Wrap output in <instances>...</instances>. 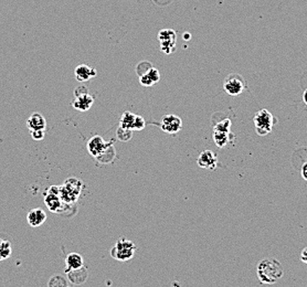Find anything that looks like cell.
<instances>
[{"instance_id": "1", "label": "cell", "mask_w": 307, "mask_h": 287, "mask_svg": "<svg viewBox=\"0 0 307 287\" xmlns=\"http://www.w3.org/2000/svg\"><path fill=\"white\" fill-rule=\"evenodd\" d=\"M256 274L262 284L272 285L283 277L284 269L281 262L276 259H264L259 263Z\"/></svg>"}, {"instance_id": "2", "label": "cell", "mask_w": 307, "mask_h": 287, "mask_svg": "<svg viewBox=\"0 0 307 287\" xmlns=\"http://www.w3.org/2000/svg\"><path fill=\"white\" fill-rule=\"evenodd\" d=\"M83 188V182L80 179L69 178L64 181L63 186L59 187V195L61 200L66 205H72L77 202Z\"/></svg>"}, {"instance_id": "3", "label": "cell", "mask_w": 307, "mask_h": 287, "mask_svg": "<svg viewBox=\"0 0 307 287\" xmlns=\"http://www.w3.org/2000/svg\"><path fill=\"white\" fill-rule=\"evenodd\" d=\"M135 252L136 245L134 242L126 238H121L116 241L114 247L111 249V256L116 261L127 262L134 257Z\"/></svg>"}, {"instance_id": "4", "label": "cell", "mask_w": 307, "mask_h": 287, "mask_svg": "<svg viewBox=\"0 0 307 287\" xmlns=\"http://www.w3.org/2000/svg\"><path fill=\"white\" fill-rule=\"evenodd\" d=\"M256 134L261 137L269 135L272 132L273 125H274V117L268 110H260L253 117Z\"/></svg>"}, {"instance_id": "5", "label": "cell", "mask_w": 307, "mask_h": 287, "mask_svg": "<svg viewBox=\"0 0 307 287\" xmlns=\"http://www.w3.org/2000/svg\"><path fill=\"white\" fill-rule=\"evenodd\" d=\"M247 87V81L238 73H231L223 82V89L231 96H238Z\"/></svg>"}, {"instance_id": "6", "label": "cell", "mask_w": 307, "mask_h": 287, "mask_svg": "<svg viewBox=\"0 0 307 287\" xmlns=\"http://www.w3.org/2000/svg\"><path fill=\"white\" fill-rule=\"evenodd\" d=\"M160 50L166 55H172L176 51L177 33L173 29H163L158 33Z\"/></svg>"}, {"instance_id": "7", "label": "cell", "mask_w": 307, "mask_h": 287, "mask_svg": "<svg viewBox=\"0 0 307 287\" xmlns=\"http://www.w3.org/2000/svg\"><path fill=\"white\" fill-rule=\"evenodd\" d=\"M44 203L48 209L53 213H60L62 212V207L65 203L61 200L59 195V187L52 186L48 189V192L44 194Z\"/></svg>"}, {"instance_id": "8", "label": "cell", "mask_w": 307, "mask_h": 287, "mask_svg": "<svg viewBox=\"0 0 307 287\" xmlns=\"http://www.w3.org/2000/svg\"><path fill=\"white\" fill-rule=\"evenodd\" d=\"M182 127V120L179 116L173 115V114H168L165 115L163 118H161L160 123V128L161 131L167 133L169 135H176L178 132L181 130Z\"/></svg>"}, {"instance_id": "9", "label": "cell", "mask_w": 307, "mask_h": 287, "mask_svg": "<svg viewBox=\"0 0 307 287\" xmlns=\"http://www.w3.org/2000/svg\"><path fill=\"white\" fill-rule=\"evenodd\" d=\"M113 144H114V141H112V140L106 141L99 135H95L88 141L86 147H88V152L90 153V155L95 158L98 155H101L103 152L106 151V149Z\"/></svg>"}, {"instance_id": "10", "label": "cell", "mask_w": 307, "mask_h": 287, "mask_svg": "<svg viewBox=\"0 0 307 287\" xmlns=\"http://www.w3.org/2000/svg\"><path fill=\"white\" fill-rule=\"evenodd\" d=\"M197 164L200 168L214 170L218 167V157L212 151H203L198 157Z\"/></svg>"}, {"instance_id": "11", "label": "cell", "mask_w": 307, "mask_h": 287, "mask_svg": "<svg viewBox=\"0 0 307 287\" xmlns=\"http://www.w3.org/2000/svg\"><path fill=\"white\" fill-rule=\"evenodd\" d=\"M96 70L92 66H90L88 64H80L77 65L76 70H74V76H76V80L78 82H86L91 80L92 77H96Z\"/></svg>"}, {"instance_id": "12", "label": "cell", "mask_w": 307, "mask_h": 287, "mask_svg": "<svg viewBox=\"0 0 307 287\" xmlns=\"http://www.w3.org/2000/svg\"><path fill=\"white\" fill-rule=\"evenodd\" d=\"M47 220V213L40 208H36V209H31L27 214V221L29 226L32 228H38L45 222Z\"/></svg>"}, {"instance_id": "13", "label": "cell", "mask_w": 307, "mask_h": 287, "mask_svg": "<svg viewBox=\"0 0 307 287\" xmlns=\"http://www.w3.org/2000/svg\"><path fill=\"white\" fill-rule=\"evenodd\" d=\"M65 274L69 282L73 285H81L88 280V269L84 266L76 269H69V271H65Z\"/></svg>"}, {"instance_id": "14", "label": "cell", "mask_w": 307, "mask_h": 287, "mask_svg": "<svg viewBox=\"0 0 307 287\" xmlns=\"http://www.w3.org/2000/svg\"><path fill=\"white\" fill-rule=\"evenodd\" d=\"M94 104V97L91 96L89 93L77 95L72 102V106L77 111L80 112H86L89 111Z\"/></svg>"}, {"instance_id": "15", "label": "cell", "mask_w": 307, "mask_h": 287, "mask_svg": "<svg viewBox=\"0 0 307 287\" xmlns=\"http://www.w3.org/2000/svg\"><path fill=\"white\" fill-rule=\"evenodd\" d=\"M160 80V73L156 68L152 66L151 69H148L146 72L143 73L142 76H139V82L143 86H153L157 84Z\"/></svg>"}, {"instance_id": "16", "label": "cell", "mask_w": 307, "mask_h": 287, "mask_svg": "<svg viewBox=\"0 0 307 287\" xmlns=\"http://www.w3.org/2000/svg\"><path fill=\"white\" fill-rule=\"evenodd\" d=\"M27 127L30 132L37 130L45 131V128H47V120H45L44 116L41 115L40 113H33L27 119Z\"/></svg>"}, {"instance_id": "17", "label": "cell", "mask_w": 307, "mask_h": 287, "mask_svg": "<svg viewBox=\"0 0 307 287\" xmlns=\"http://www.w3.org/2000/svg\"><path fill=\"white\" fill-rule=\"evenodd\" d=\"M65 266H66L65 271L80 268H82V266H84V260H83L81 254H78V253H76V252H72L65 257Z\"/></svg>"}, {"instance_id": "18", "label": "cell", "mask_w": 307, "mask_h": 287, "mask_svg": "<svg viewBox=\"0 0 307 287\" xmlns=\"http://www.w3.org/2000/svg\"><path fill=\"white\" fill-rule=\"evenodd\" d=\"M115 155H116V152H115V147H114V144H113V145H111V146L107 148L106 151L103 152L101 155H98L97 157H95V158H96L97 163L107 165L114 160Z\"/></svg>"}, {"instance_id": "19", "label": "cell", "mask_w": 307, "mask_h": 287, "mask_svg": "<svg viewBox=\"0 0 307 287\" xmlns=\"http://www.w3.org/2000/svg\"><path fill=\"white\" fill-rule=\"evenodd\" d=\"M233 135L231 133H226V132H218V131H213V140L215 145L218 147L223 148L230 141V137H232Z\"/></svg>"}, {"instance_id": "20", "label": "cell", "mask_w": 307, "mask_h": 287, "mask_svg": "<svg viewBox=\"0 0 307 287\" xmlns=\"http://www.w3.org/2000/svg\"><path fill=\"white\" fill-rule=\"evenodd\" d=\"M136 114L131 113V112H124L121 120H119V127L126 128V130L133 131V127H134Z\"/></svg>"}, {"instance_id": "21", "label": "cell", "mask_w": 307, "mask_h": 287, "mask_svg": "<svg viewBox=\"0 0 307 287\" xmlns=\"http://www.w3.org/2000/svg\"><path fill=\"white\" fill-rule=\"evenodd\" d=\"M12 253V248L9 241L0 239V261L9 259Z\"/></svg>"}, {"instance_id": "22", "label": "cell", "mask_w": 307, "mask_h": 287, "mask_svg": "<svg viewBox=\"0 0 307 287\" xmlns=\"http://www.w3.org/2000/svg\"><path fill=\"white\" fill-rule=\"evenodd\" d=\"M69 285V282L66 281V278L61 275H55L50 278L48 282L49 287H65Z\"/></svg>"}, {"instance_id": "23", "label": "cell", "mask_w": 307, "mask_h": 287, "mask_svg": "<svg viewBox=\"0 0 307 287\" xmlns=\"http://www.w3.org/2000/svg\"><path fill=\"white\" fill-rule=\"evenodd\" d=\"M116 137H117V139L121 141H128L132 139L133 131L126 130V128L123 127H118L117 132H116Z\"/></svg>"}, {"instance_id": "24", "label": "cell", "mask_w": 307, "mask_h": 287, "mask_svg": "<svg viewBox=\"0 0 307 287\" xmlns=\"http://www.w3.org/2000/svg\"><path fill=\"white\" fill-rule=\"evenodd\" d=\"M230 127H231V120L229 118H223L222 120H220V122H218L217 124L214 125L213 131L229 133Z\"/></svg>"}, {"instance_id": "25", "label": "cell", "mask_w": 307, "mask_h": 287, "mask_svg": "<svg viewBox=\"0 0 307 287\" xmlns=\"http://www.w3.org/2000/svg\"><path fill=\"white\" fill-rule=\"evenodd\" d=\"M153 66V64L151 63V62L148 61H142L140 63L137 64V66H136V73H137V76H142L143 73L146 72V71L148 69H151Z\"/></svg>"}, {"instance_id": "26", "label": "cell", "mask_w": 307, "mask_h": 287, "mask_svg": "<svg viewBox=\"0 0 307 287\" xmlns=\"http://www.w3.org/2000/svg\"><path fill=\"white\" fill-rule=\"evenodd\" d=\"M145 126H146V122H145V119H144L143 116L136 115L133 131H143L144 128H145Z\"/></svg>"}, {"instance_id": "27", "label": "cell", "mask_w": 307, "mask_h": 287, "mask_svg": "<svg viewBox=\"0 0 307 287\" xmlns=\"http://www.w3.org/2000/svg\"><path fill=\"white\" fill-rule=\"evenodd\" d=\"M45 131L42 130H37V131H31V137L35 140H42L44 138Z\"/></svg>"}, {"instance_id": "28", "label": "cell", "mask_w": 307, "mask_h": 287, "mask_svg": "<svg viewBox=\"0 0 307 287\" xmlns=\"http://www.w3.org/2000/svg\"><path fill=\"white\" fill-rule=\"evenodd\" d=\"M85 93H89V90H88V87L84 86V85L77 86V89L74 90V96H77V95L85 94Z\"/></svg>"}, {"instance_id": "29", "label": "cell", "mask_w": 307, "mask_h": 287, "mask_svg": "<svg viewBox=\"0 0 307 287\" xmlns=\"http://www.w3.org/2000/svg\"><path fill=\"white\" fill-rule=\"evenodd\" d=\"M306 169H307V164L304 163L302 166V169H301V173H302V177L304 180H307V174H306Z\"/></svg>"}, {"instance_id": "30", "label": "cell", "mask_w": 307, "mask_h": 287, "mask_svg": "<svg viewBox=\"0 0 307 287\" xmlns=\"http://www.w3.org/2000/svg\"><path fill=\"white\" fill-rule=\"evenodd\" d=\"M301 260L303 263H307V249L304 248L301 253Z\"/></svg>"}, {"instance_id": "31", "label": "cell", "mask_w": 307, "mask_h": 287, "mask_svg": "<svg viewBox=\"0 0 307 287\" xmlns=\"http://www.w3.org/2000/svg\"><path fill=\"white\" fill-rule=\"evenodd\" d=\"M306 94H307V91L305 90L304 93H303V102H304V104H307V99H306Z\"/></svg>"}]
</instances>
